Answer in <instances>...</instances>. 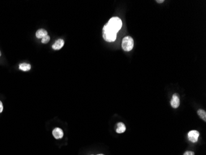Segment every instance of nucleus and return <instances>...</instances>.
<instances>
[{
  "label": "nucleus",
  "instance_id": "obj_1",
  "mask_svg": "<svg viewBox=\"0 0 206 155\" xmlns=\"http://www.w3.org/2000/svg\"><path fill=\"white\" fill-rule=\"evenodd\" d=\"M117 33L106 24L103 27L102 29V36L104 39L107 42H114L117 38Z\"/></svg>",
  "mask_w": 206,
  "mask_h": 155
},
{
  "label": "nucleus",
  "instance_id": "obj_2",
  "mask_svg": "<svg viewBox=\"0 0 206 155\" xmlns=\"http://www.w3.org/2000/svg\"><path fill=\"white\" fill-rule=\"evenodd\" d=\"M106 24L109 28L117 33L122 28V22L119 17H113L109 20Z\"/></svg>",
  "mask_w": 206,
  "mask_h": 155
},
{
  "label": "nucleus",
  "instance_id": "obj_3",
  "mask_svg": "<svg viewBox=\"0 0 206 155\" xmlns=\"http://www.w3.org/2000/svg\"><path fill=\"white\" fill-rule=\"evenodd\" d=\"M134 42L133 39L130 36H127L122 40V49L125 52H129L132 50L133 48Z\"/></svg>",
  "mask_w": 206,
  "mask_h": 155
},
{
  "label": "nucleus",
  "instance_id": "obj_4",
  "mask_svg": "<svg viewBox=\"0 0 206 155\" xmlns=\"http://www.w3.org/2000/svg\"><path fill=\"white\" fill-rule=\"evenodd\" d=\"M200 133L197 130H191L188 134V138L189 140L193 143H196L197 141Z\"/></svg>",
  "mask_w": 206,
  "mask_h": 155
},
{
  "label": "nucleus",
  "instance_id": "obj_5",
  "mask_svg": "<svg viewBox=\"0 0 206 155\" xmlns=\"http://www.w3.org/2000/svg\"><path fill=\"white\" fill-rule=\"evenodd\" d=\"M170 104L171 106L173 107V108H178L180 106V98L179 95L178 94H174L172 98H171V101H170Z\"/></svg>",
  "mask_w": 206,
  "mask_h": 155
},
{
  "label": "nucleus",
  "instance_id": "obj_6",
  "mask_svg": "<svg viewBox=\"0 0 206 155\" xmlns=\"http://www.w3.org/2000/svg\"><path fill=\"white\" fill-rule=\"evenodd\" d=\"M53 135L56 139H61L64 136V132L60 128H56L53 131Z\"/></svg>",
  "mask_w": 206,
  "mask_h": 155
},
{
  "label": "nucleus",
  "instance_id": "obj_7",
  "mask_svg": "<svg viewBox=\"0 0 206 155\" xmlns=\"http://www.w3.org/2000/svg\"><path fill=\"white\" fill-rule=\"evenodd\" d=\"M64 45V41L63 39H58L53 45L52 48L55 50H60Z\"/></svg>",
  "mask_w": 206,
  "mask_h": 155
},
{
  "label": "nucleus",
  "instance_id": "obj_8",
  "mask_svg": "<svg viewBox=\"0 0 206 155\" xmlns=\"http://www.w3.org/2000/svg\"><path fill=\"white\" fill-rule=\"evenodd\" d=\"M126 130V127L122 122H119L116 125V132L118 133H122Z\"/></svg>",
  "mask_w": 206,
  "mask_h": 155
},
{
  "label": "nucleus",
  "instance_id": "obj_9",
  "mask_svg": "<svg viewBox=\"0 0 206 155\" xmlns=\"http://www.w3.org/2000/svg\"><path fill=\"white\" fill-rule=\"evenodd\" d=\"M46 36H48V32L43 29H39L36 32V37L38 39H42Z\"/></svg>",
  "mask_w": 206,
  "mask_h": 155
},
{
  "label": "nucleus",
  "instance_id": "obj_10",
  "mask_svg": "<svg viewBox=\"0 0 206 155\" xmlns=\"http://www.w3.org/2000/svg\"><path fill=\"white\" fill-rule=\"evenodd\" d=\"M30 68H31V66L30 64L23 63L19 65V69L22 71H29Z\"/></svg>",
  "mask_w": 206,
  "mask_h": 155
},
{
  "label": "nucleus",
  "instance_id": "obj_11",
  "mask_svg": "<svg viewBox=\"0 0 206 155\" xmlns=\"http://www.w3.org/2000/svg\"><path fill=\"white\" fill-rule=\"evenodd\" d=\"M197 114L200 117L201 119H202L204 121H206V113L205 111L202 109H200L197 111Z\"/></svg>",
  "mask_w": 206,
  "mask_h": 155
},
{
  "label": "nucleus",
  "instance_id": "obj_12",
  "mask_svg": "<svg viewBox=\"0 0 206 155\" xmlns=\"http://www.w3.org/2000/svg\"><path fill=\"white\" fill-rule=\"evenodd\" d=\"M50 37L49 36H46L43 38H42V42L43 44H47L48 42H50Z\"/></svg>",
  "mask_w": 206,
  "mask_h": 155
},
{
  "label": "nucleus",
  "instance_id": "obj_13",
  "mask_svg": "<svg viewBox=\"0 0 206 155\" xmlns=\"http://www.w3.org/2000/svg\"><path fill=\"white\" fill-rule=\"evenodd\" d=\"M183 155H194V153L191 151H188L185 152Z\"/></svg>",
  "mask_w": 206,
  "mask_h": 155
},
{
  "label": "nucleus",
  "instance_id": "obj_14",
  "mask_svg": "<svg viewBox=\"0 0 206 155\" xmlns=\"http://www.w3.org/2000/svg\"><path fill=\"white\" fill-rule=\"evenodd\" d=\"M3 103L1 100H0V113H1L3 112Z\"/></svg>",
  "mask_w": 206,
  "mask_h": 155
},
{
  "label": "nucleus",
  "instance_id": "obj_15",
  "mask_svg": "<svg viewBox=\"0 0 206 155\" xmlns=\"http://www.w3.org/2000/svg\"><path fill=\"white\" fill-rule=\"evenodd\" d=\"M157 3H162L164 2V0H162V1H157Z\"/></svg>",
  "mask_w": 206,
  "mask_h": 155
},
{
  "label": "nucleus",
  "instance_id": "obj_16",
  "mask_svg": "<svg viewBox=\"0 0 206 155\" xmlns=\"http://www.w3.org/2000/svg\"><path fill=\"white\" fill-rule=\"evenodd\" d=\"M93 155V154H92ZM97 155H104V154H97Z\"/></svg>",
  "mask_w": 206,
  "mask_h": 155
},
{
  "label": "nucleus",
  "instance_id": "obj_17",
  "mask_svg": "<svg viewBox=\"0 0 206 155\" xmlns=\"http://www.w3.org/2000/svg\"><path fill=\"white\" fill-rule=\"evenodd\" d=\"M1 52H0V57H1Z\"/></svg>",
  "mask_w": 206,
  "mask_h": 155
}]
</instances>
